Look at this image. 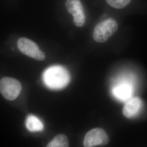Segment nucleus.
Here are the masks:
<instances>
[{
  "label": "nucleus",
  "mask_w": 147,
  "mask_h": 147,
  "mask_svg": "<svg viewBox=\"0 0 147 147\" xmlns=\"http://www.w3.org/2000/svg\"><path fill=\"white\" fill-rule=\"evenodd\" d=\"M143 102L139 98H134L128 101L123 109V114L127 118L136 116L142 109Z\"/></svg>",
  "instance_id": "7"
},
{
  "label": "nucleus",
  "mask_w": 147,
  "mask_h": 147,
  "mask_svg": "<svg viewBox=\"0 0 147 147\" xmlns=\"http://www.w3.org/2000/svg\"><path fill=\"white\" fill-rule=\"evenodd\" d=\"M109 142V137L105 130L101 128H95L86 134L84 146L85 147L103 146Z\"/></svg>",
  "instance_id": "5"
},
{
  "label": "nucleus",
  "mask_w": 147,
  "mask_h": 147,
  "mask_svg": "<svg viewBox=\"0 0 147 147\" xmlns=\"http://www.w3.org/2000/svg\"><path fill=\"white\" fill-rule=\"evenodd\" d=\"M27 129L31 132L42 131L44 126L42 121L33 115H29L26 121Z\"/></svg>",
  "instance_id": "9"
},
{
  "label": "nucleus",
  "mask_w": 147,
  "mask_h": 147,
  "mask_svg": "<svg viewBox=\"0 0 147 147\" xmlns=\"http://www.w3.org/2000/svg\"><path fill=\"white\" fill-rule=\"evenodd\" d=\"M107 3L111 7L117 8L121 9L129 5L131 0H106Z\"/></svg>",
  "instance_id": "11"
},
{
  "label": "nucleus",
  "mask_w": 147,
  "mask_h": 147,
  "mask_svg": "<svg viewBox=\"0 0 147 147\" xmlns=\"http://www.w3.org/2000/svg\"><path fill=\"white\" fill-rule=\"evenodd\" d=\"M47 147H68L69 142L68 138L64 134L57 135L51 142L48 143Z\"/></svg>",
  "instance_id": "10"
},
{
  "label": "nucleus",
  "mask_w": 147,
  "mask_h": 147,
  "mask_svg": "<svg viewBox=\"0 0 147 147\" xmlns=\"http://www.w3.org/2000/svg\"><path fill=\"white\" fill-rule=\"evenodd\" d=\"M113 94L119 100H127L131 96V87L129 84H120L113 89Z\"/></svg>",
  "instance_id": "8"
},
{
  "label": "nucleus",
  "mask_w": 147,
  "mask_h": 147,
  "mask_svg": "<svg viewBox=\"0 0 147 147\" xmlns=\"http://www.w3.org/2000/svg\"><path fill=\"white\" fill-rule=\"evenodd\" d=\"M45 84L51 89H61L65 87L69 81L68 71L61 66H53L47 69L43 75Z\"/></svg>",
  "instance_id": "1"
},
{
  "label": "nucleus",
  "mask_w": 147,
  "mask_h": 147,
  "mask_svg": "<svg viewBox=\"0 0 147 147\" xmlns=\"http://www.w3.org/2000/svg\"><path fill=\"white\" fill-rule=\"evenodd\" d=\"M21 90L20 82L11 78H3L0 80V93L5 99L15 100L19 95Z\"/></svg>",
  "instance_id": "3"
},
{
  "label": "nucleus",
  "mask_w": 147,
  "mask_h": 147,
  "mask_svg": "<svg viewBox=\"0 0 147 147\" xmlns=\"http://www.w3.org/2000/svg\"><path fill=\"white\" fill-rule=\"evenodd\" d=\"M67 9L73 16L74 24L76 26H83L86 21V16L82 3L80 0H67Z\"/></svg>",
  "instance_id": "6"
},
{
  "label": "nucleus",
  "mask_w": 147,
  "mask_h": 147,
  "mask_svg": "<svg viewBox=\"0 0 147 147\" xmlns=\"http://www.w3.org/2000/svg\"><path fill=\"white\" fill-rule=\"evenodd\" d=\"M18 47L23 54L31 58L40 61L45 59V53L39 49L36 43L29 39L20 38L18 41Z\"/></svg>",
  "instance_id": "4"
},
{
  "label": "nucleus",
  "mask_w": 147,
  "mask_h": 147,
  "mask_svg": "<svg viewBox=\"0 0 147 147\" xmlns=\"http://www.w3.org/2000/svg\"><path fill=\"white\" fill-rule=\"evenodd\" d=\"M118 27V23L113 18H109L101 21L95 27L93 39L96 42H106L116 33Z\"/></svg>",
  "instance_id": "2"
}]
</instances>
